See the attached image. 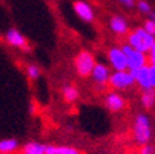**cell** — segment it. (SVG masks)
<instances>
[{"instance_id": "d4e9b609", "label": "cell", "mask_w": 155, "mask_h": 154, "mask_svg": "<svg viewBox=\"0 0 155 154\" xmlns=\"http://www.w3.org/2000/svg\"><path fill=\"white\" fill-rule=\"evenodd\" d=\"M150 19L155 21V13H150Z\"/></svg>"}, {"instance_id": "5bb4252c", "label": "cell", "mask_w": 155, "mask_h": 154, "mask_svg": "<svg viewBox=\"0 0 155 154\" xmlns=\"http://www.w3.org/2000/svg\"><path fill=\"white\" fill-rule=\"evenodd\" d=\"M24 154H46V145L39 142H29L24 146Z\"/></svg>"}, {"instance_id": "8fae6325", "label": "cell", "mask_w": 155, "mask_h": 154, "mask_svg": "<svg viewBox=\"0 0 155 154\" xmlns=\"http://www.w3.org/2000/svg\"><path fill=\"white\" fill-rule=\"evenodd\" d=\"M105 104L111 111L116 112V111H119V110L123 108V106H125V100H123L118 93H110L105 99Z\"/></svg>"}, {"instance_id": "44dd1931", "label": "cell", "mask_w": 155, "mask_h": 154, "mask_svg": "<svg viewBox=\"0 0 155 154\" xmlns=\"http://www.w3.org/2000/svg\"><path fill=\"white\" fill-rule=\"evenodd\" d=\"M140 153L141 154H155V149L152 147V146H150L148 143H145V145H143Z\"/></svg>"}, {"instance_id": "ffe728a7", "label": "cell", "mask_w": 155, "mask_h": 154, "mask_svg": "<svg viewBox=\"0 0 155 154\" xmlns=\"http://www.w3.org/2000/svg\"><path fill=\"white\" fill-rule=\"evenodd\" d=\"M137 9H139L141 13H144V14L151 13V7H150V4L147 3V2H144V0H141V2L137 3Z\"/></svg>"}, {"instance_id": "ac0fdd59", "label": "cell", "mask_w": 155, "mask_h": 154, "mask_svg": "<svg viewBox=\"0 0 155 154\" xmlns=\"http://www.w3.org/2000/svg\"><path fill=\"white\" fill-rule=\"evenodd\" d=\"M26 72H28V77L31 78V79H38L39 75H40V71H39V67L38 65H29L28 70H26Z\"/></svg>"}, {"instance_id": "7a4b0ae2", "label": "cell", "mask_w": 155, "mask_h": 154, "mask_svg": "<svg viewBox=\"0 0 155 154\" xmlns=\"http://www.w3.org/2000/svg\"><path fill=\"white\" fill-rule=\"evenodd\" d=\"M134 139L139 145H145L151 139V125L145 114H139L134 121Z\"/></svg>"}, {"instance_id": "cb8c5ba5", "label": "cell", "mask_w": 155, "mask_h": 154, "mask_svg": "<svg viewBox=\"0 0 155 154\" xmlns=\"http://www.w3.org/2000/svg\"><path fill=\"white\" fill-rule=\"evenodd\" d=\"M119 2L126 7H133L134 6V0H119Z\"/></svg>"}, {"instance_id": "277c9868", "label": "cell", "mask_w": 155, "mask_h": 154, "mask_svg": "<svg viewBox=\"0 0 155 154\" xmlns=\"http://www.w3.org/2000/svg\"><path fill=\"white\" fill-rule=\"evenodd\" d=\"M110 84L116 89H127L134 84V78L127 71H115L112 75H110Z\"/></svg>"}, {"instance_id": "7c38bea8", "label": "cell", "mask_w": 155, "mask_h": 154, "mask_svg": "<svg viewBox=\"0 0 155 154\" xmlns=\"http://www.w3.org/2000/svg\"><path fill=\"white\" fill-rule=\"evenodd\" d=\"M110 26L114 32L118 33V35H123V33H126V31H127L126 19L123 18V17H119V15L112 17V19H111V22H110Z\"/></svg>"}, {"instance_id": "7402d4cb", "label": "cell", "mask_w": 155, "mask_h": 154, "mask_svg": "<svg viewBox=\"0 0 155 154\" xmlns=\"http://www.w3.org/2000/svg\"><path fill=\"white\" fill-rule=\"evenodd\" d=\"M150 80H151V87L155 89V65H150Z\"/></svg>"}, {"instance_id": "2e32d148", "label": "cell", "mask_w": 155, "mask_h": 154, "mask_svg": "<svg viewBox=\"0 0 155 154\" xmlns=\"http://www.w3.org/2000/svg\"><path fill=\"white\" fill-rule=\"evenodd\" d=\"M141 101H143V106L145 108H151L152 106L155 104V90L154 87L151 89H145L143 92V96H141Z\"/></svg>"}, {"instance_id": "3957f363", "label": "cell", "mask_w": 155, "mask_h": 154, "mask_svg": "<svg viewBox=\"0 0 155 154\" xmlns=\"http://www.w3.org/2000/svg\"><path fill=\"white\" fill-rule=\"evenodd\" d=\"M94 64H96L94 57L89 51H81L75 58V68H76V72L81 77H89L91 74Z\"/></svg>"}, {"instance_id": "30bf717a", "label": "cell", "mask_w": 155, "mask_h": 154, "mask_svg": "<svg viewBox=\"0 0 155 154\" xmlns=\"http://www.w3.org/2000/svg\"><path fill=\"white\" fill-rule=\"evenodd\" d=\"M6 39L7 42L14 47H19V49H26V39L24 38V35L17 29H10L8 32L6 33Z\"/></svg>"}, {"instance_id": "5b68a950", "label": "cell", "mask_w": 155, "mask_h": 154, "mask_svg": "<svg viewBox=\"0 0 155 154\" xmlns=\"http://www.w3.org/2000/svg\"><path fill=\"white\" fill-rule=\"evenodd\" d=\"M110 63L115 71H125L127 70V58L123 54V51L118 47H112L108 53Z\"/></svg>"}, {"instance_id": "9c48e42d", "label": "cell", "mask_w": 155, "mask_h": 154, "mask_svg": "<svg viewBox=\"0 0 155 154\" xmlns=\"http://www.w3.org/2000/svg\"><path fill=\"white\" fill-rule=\"evenodd\" d=\"M91 77L96 84L104 85L110 79V70L104 64H94L93 70H91Z\"/></svg>"}, {"instance_id": "ba28073f", "label": "cell", "mask_w": 155, "mask_h": 154, "mask_svg": "<svg viewBox=\"0 0 155 154\" xmlns=\"http://www.w3.org/2000/svg\"><path fill=\"white\" fill-rule=\"evenodd\" d=\"M126 58H127V68H129L130 71H132V70H137V68L145 65V63H147L145 53L139 51V50H134V49L130 51L129 54L126 56Z\"/></svg>"}, {"instance_id": "d6986e66", "label": "cell", "mask_w": 155, "mask_h": 154, "mask_svg": "<svg viewBox=\"0 0 155 154\" xmlns=\"http://www.w3.org/2000/svg\"><path fill=\"white\" fill-rule=\"evenodd\" d=\"M144 31H145V32H148L150 35H154V36H155V21H152V19H148V21H145V24H144Z\"/></svg>"}, {"instance_id": "e0dca14e", "label": "cell", "mask_w": 155, "mask_h": 154, "mask_svg": "<svg viewBox=\"0 0 155 154\" xmlns=\"http://www.w3.org/2000/svg\"><path fill=\"white\" fill-rule=\"evenodd\" d=\"M79 93H78V90L72 86H65L64 87V97L67 101H75L78 99Z\"/></svg>"}, {"instance_id": "603a6c76", "label": "cell", "mask_w": 155, "mask_h": 154, "mask_svg": "<svg viewBox=\"0 0 155 154\" xmlns=\"http://www.w3.org/2000/svg\"><path fill=\"white\" fill-rule=\"evenodd\" d=\"M150 60H151V63L155 65V43L151 46V49H150Z\"/></svg>"}, {"instance_id": "8992f818", "label": "cell", "mask_w": 155, "mask_h": 154, "mask_svg": "<svg viewBox=\"0 0 155 154\" xmlns=\"http://www.w3.org/2000/svg\"><path fill=\"white\" fill-rule=\"evenodd\" d=\"M130 74L134 78V82L143 87V90L151 89V80H150V67L148 65H143L137 70H132Z\"/></svg>"}, {"instance_id": "9a60e30c", "label": "cell", "mask_w": 155, "mask_h": 154, "mask_svg": "<svg viewBox=\"0 0 155 154\" xmlns=\"http://www.w3.org/2000/svg\"><path fill=\"white\" fill-rule=\"evenodd\" d=\"M18 147V142L15 139H3L0 140V153L8 154Z\"/></svg>"}, {"instance_id": "6da1fadb", "label": "cell", "mask_w": 155, "mask_h": 154, "mask_svg": "<svg viewBox=\"0 0 155 154\" xmlns=\"http://www.w3.org/2000/svg\"><path fill=\"white\" fill-rule=\"evenodd\" d=\"M154 43H155V36L150 35L148 32H145L144 28L134 29L132 32V35L129 36V45L134 50L143 51V53L148 51Z\"/></svg>"}, {"instance_id": "52a82bcc", "label": "cell", "mask_w": 155, "mask_h": 154, "mask_svg": "<svg viewBox=\"0 0 155 154\" xmlns=\"http://www.w3.org/2000/svg\"><path fill=\"white\" fill-rule=\"evenodd\" d=\"M74 9H75V13L78 14V17L86 22H90L93 21V17H94V13H93V9L90 7V4H87L86 2L83 0H78L74 3Z\"/></svg>"}, {"instance_id": "4fadbf2b", "label": "cell", "mask_w": 155, "mask_h": 154, "mask_svg": "<svg viewBox=\"0 0 155 154\" xmlns=\"http://www.w3.org/2000/svg\"><path fill=\"white\" fill-rule=\"evenodd\" d=\"M46 154H81L79 150L68 146H46Z\"/></svg>"}]
</instances>
